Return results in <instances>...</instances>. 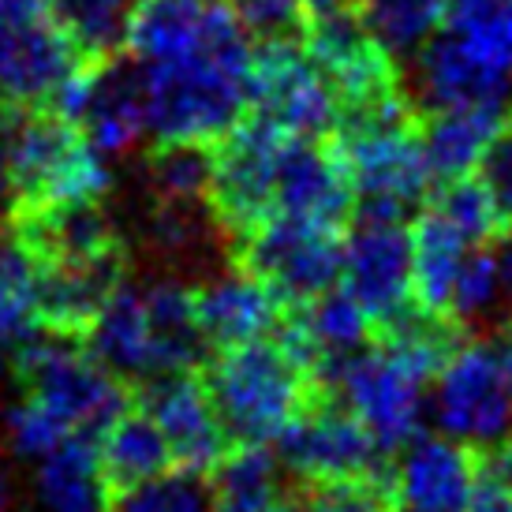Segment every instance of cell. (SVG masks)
Here are the masks:
<instances>
[{"mask_svg":"<svg viewBox=\"0 0 512 512\" xmlns=\"http://www.w3.org/2000/svg\"><path fill=\"white\" fill-rule=\"evenodd\" d=\"M191 296H195V314H199L202 337L210 344V352L270 337L285 318V303L240 270L195 281Z\"/></svg>","mask_w":512,"mask_h":512,"instance_id":"cell-18","label":"cell"},{"mask_svg":"<svg viewBox=\"0 0 512 512\" xmlns=\"http://www.w3.org/2000/svg\"><path fill=\"white\" fill-rule=\"evenodd\" d=\"M475 172H479L483 184L490 187V195H494V202H498L501 221H505L512 232V109H509L505 128L498 131V139L490 143V150L483 154V161H479V169Z\"/></svg>","mask_w":512,"mask_h":512,"instance_id":"cell-39","label":"cell"},{"mask_svg":"<svg viewBox=\"0 0 512 512\" xmlns=\"http://www.w3.org/2000/svg\"><path fill=\"white\" fill-rule=\"evenodd\" d=\"M359 191V221L412 225L430 202L434 176L423 150V116L397 128L333 135Z\"/></svg>","mask_w":512,"mask_h":512,"instance_id":"cell-8","label":"cell"},{"mask_svg":"<svg viewBox=\"0 0 512 512\" xmlns=\"http://www.w3.org/2000/svg\"><path fill=\"white\" fill-rule=\"evenodd\" d=\"M98 468L101 483H105V498L109 494H124L135 486L150 483L157 475L176 468L169 453V441L154 423V415L143 408V400L135 393V404L128 412L113 419V427L101 434L98 441Z\"/></svg>","mask_w":512,"mask_h":512,"instance_id":"cell-22","label":"cell"},{"mask_svg":"<svg viewBox=\"0 0 512 512\" xmlns=\"http://www.w3.org/2000/svg\"><path fill=\"white\" fill-rule=\"evenodd\" d=\"M214 228L217 221L206 202L150 195V210L143 217V240L157 266L172 273L202 266L214 247Z\"/></svg>","mask_w":512,"mask_h":512,"instance_id":"cell-26","label":"cell"},{"mask_svg":"<svg viewBox=\"0 0 512 512\" xmlns=\"http://www.w3.org/2000/svg\"><path fill=\"white\" fill-rule=\"evenodd\" d=\"M0 512H15L12 490H8V475H4V468H0Z\"/></svg>","mask_w":512,"mask_h":512,"instance_id":"cell-45","label":"cell"},{"mask_svg":"<svg viewBox=\"0 0 512 512\" xmlns=\"http://www.w3.org/2000/svg\"><path fill=\"white\" fill-rule=\"evenodd\" d=\"M143 408L154 415L161 427L169 453L180 471H199V475H214L217 464L232 453L236 441L228 438L225 423L214 408V397L202 382L199 370H172V374H157L139 389Z\"/></svg>","mask_w":512,"mask_h":512,"instance_id":"cell-13","label":"cell"},{"mask_svg":"<svg viewBox=\"0 0 512 512\" xmlns=\"http://www.w3.org/2000/svg\"><path fill=\"white\" fill-rule=\"evenodd\" d=\"M277 456L292 483H337L382 471L393 456L378 449L367 423L352 412L341 389H326L307 412L277 438Z\"/></svg>","mask_w":512,"mask_h":512,"instance_id":"cell-9","label":"cell"},{"mask_svg":"<svg viewBox=\"0 0 512 512\" xmlns=\"http://www.w3.org/2000/svg\"><path fill=\"white\" fill-rule=\"evenodd\" d=\"M509 109L512 105L423 109V150H427L434 187L479 169L483 154L509 120Z\"/></svg>","mask_w":512,"mask_h":512,"instance_id":"cell-21","label":"cell"},{"mask_svg":"<svg viewBox=\"0 0 512 512\" xmlns=\"http://www.w3.org/2000/svg\"><path fill=\"white\" fill-rule=\"evenodd\" d=\"M12 195V172H8V131L0 124V202Z\"/></svg>","mask_w":512,"mask_h":512,"instance_id":"cell-43","label":"cell"},{"mask_svg":"<svg viewBox=\"0 0 512 512\" xmlns=\"http://www.w3.org/2000/svg\"><path fill=\"white\" fill-rule=\"evenodd\" d=\"M460 38H464L490 68H498V72L509 75L512 72V0H501L494 12L486 15V19H479L471 30H464Z\"/></svg>","mask_w":512,"mask_h":512,"instance_id":"cell-38","label":"cell"},{"mask_svg":"<svg viewBox=\"0 0 512 512\" xmlns=\"http://www.w3.org/2000/svg\"><path fill=\"white\" fill-rule=\"evenodd\" d=\"M423 385H427V378L419 370L370 344L363 356L348 363L337 389L352 404V412L367 423L378 449L385 456H397L404 445H412L419 438Z\"/></svg>","mask_w":512,"mask_h":512,"instance_id":"cell-14","label":"cell"},{"mask_svg":"<svg viewBox=\"0 0 512 512\" xmlns=\"http://www.w3.org/2000/svg\"><path fill=\"white\" fill-rule=\"evenodd\" d=\"M139 4L143 0H49L60 30L86 64H113L128 53Z\"/></svg>","mask_w":512,"mask_h":512,"instance_id":"cell-27","label":"cell"},{"mask_svg":"<svg viewBox=\"0 0 512 512\" xmlns=\"http://www.w3.org/2000/svg\"><path fill=\"white\" fill-rule=\"evenodd\" d=\"M486 471H490L494 479H501V483L512 490V434L498 438L490 449H486Z\"/></svg>","mask_w":512,"mask_h":512,"instance_id":"cell-41","label":"cell"},{"mask_svg":"<svg viewBox=\"0 0 512 512\" xmlns=\"http://www.w3.org/2000/svg\"><path fill=\"white\" fill-rule=\"evenodd\" d=\"M83 348L98 359L105 370H113L116 378L131 382L135 389L150 378H157V356L154 337H150V314H146V296L139 285L116 288L113 299L105 303L98 326L90 329Z\"/></svg>","mask_w":512,"mask_h":512,"instance_id":"cell-20","label":"cell"},{"mask_svg":"<svg viewBox=\"0 0 512 512\" xmlns=\"http://www.w3.org/2000/svg\"><path fill=\"white\" fill-rule=\"evenodd\" d=\"M38 501L45 505V512H105L98 441L75 434L60 449L42 456Z\"/></svg>","mask_w":512,"mask_h":512,"instance_id":"cell-28","label":"cell"},{"mask_svg":"<svg viewBox=\"0 0 512 512\" xmlns=\"http://www.w3.org/2000/svg\"><path fill=\"white\" fill-rule=\"evenodd\" d=\"M19 397L42 404L79 438L101 441L120 412L135 404V385L116 378L79 341L34 337L12 359Z\"/></svg>","mask_w":512,"mask_h":512,"instance_id":"cell-3","label":"cell"},{"mask_svg":"<svg viewBox=\"0 0 512 512\" xmlns=\"http://www.w3.org/2000/svg\"><path fill=\"white\" fill-rule=\"evenodd\" d=\"M341 288L367 311L370 326L412 303V228L359 221L344 243Z\"/></svg>","mask_w":512,"mask_h":512,"instance_id":"cell-17","label":"cell"},{"mask_svg":"<svg viewBox=\"0 0 512 512\" xmlns=\"http://www.w3.org/2000/svg\"><path fill=\"white\" fill-rule=\"evenodd\" d=\"M483 471L486 445L419 434L408 453H397L400 512H471Z\"/></svg>","mask_w":512,"mask_h":512,"instance_id":"cell-16","label":"cell"},{"mask_svg":"<svg viewBox=\"0 0 512 512\" xmlns=\"http://www.w3.org/2000/svg\"><path fill=\"white\" fill-rule=\"evenodd\" d=\"M370 34L397 60L419 57L445 27L449 0H352Z\"/></svg>","mask_w":512,"mask_h":512,"instance_id":"cell-29","label":"cell"},{"mask_svg":"<svg viewBox=\"0 0 512 512\" xmlns=\"http://www.w3.org/2000/svg\"><path fill=\"white\" fill-rule=\"evenodd\" d=\"M281 456L266 445H232L210 475L217 512H303L296 483H285Z\"/></svg>","mask_w":512,"mask_h":512,"instance_id":"cell-23","label":"cell"},{"mask_svg":"<svg viewBox=\"0 0 512 512\" xmlns=\"http://www.w3.org/2000/svg\"><path fill=\"white\" fill-rule=\"evenodd\" d=\"M146 314H150V337H154V356L161 374L172 370H199L210 356V344L202 337L199 314L191 285L176 277H154L143 285Z\"/></svg>","mask_w":512,"mask_h":512,"instance_id":"cell-24","label":"cell"},{"mask_svg":"<svg viewBox=\"0 0 512 512\" xmlns=\"http://www.w3.org/2000/svg\"><path fill=\"white\" fill-rule=\"evenodd\" d=\"M83 68L49 0H0V116L53 109Z\"/></svg>","mask_w":512,"mask_h":512,"instance_id":"cell-6","label":"cell"},{"mask_svg":"<svg viewBox=\"0 0 512 512\" xmlns=\"http://www.w3.org/2000/svg\"><path fill=\"white\" fill-rule=\"evenodd\" d=\"M214 150L206 143H154L143 154V184L157 199L206 202Z\"/></svg>","mask_w":512,"mask_h":512,"instance_id":"cell-31","label":"cell"},{"mask_svg":"<svg viewBox=\"0 0 512 512\" xmlns=\"http://www.w3.org/2000/svg\"><path fill=\"white\" fill-rule=\"evenodd\" d=\"M501 273L498 262L490 255V247H471L464 266H460V277H456L453 288V314L460 322H468L483 311L486 303L494 299V288H498Z\"/></svg>","mask_w":512,"mask_h":512,"instance_id":"cell-37","label":"cell"},{"mask_svg":"<svg viewBox=\"0 0 512 512\" xmlns=\"http://www.w3.org/2000/svg\"><path fill=\"white\" fill-rule=\"evenodd\" d=\"M419 109L512 105L509 75L490 68L460 34H445L419 53Z\"/></svg>","mask_w":512,"mask_h":512,"instance_id":"cell-19","label":"cell"},{"mask_svg":"<svg viewBox=\"0 0 512 512\" xmlns=\"http://www.w3.org/2000/svg\"><path fill=\"white\" fill-rule=\"evenodd\" d=\"M344 232L314 225L292 214H273L251 232L225 243L228 266L255 277L285 307H307L341 288Z\"/></svg>","mask_w":512,"mask_h":512,"instance_id":"cell-5","label":"cell"},{"mask_svg":"<svg viewBox=\"0 0 512 512\" xmlns=\"http://www.w3.org/2000/svg\"><path fill=\"white\" fill-rule=\"evenodd\" d=\"M8 240L34 266H90L131 255L109 199L12 202Z\"/></svg>","mask_w":512,"mask_h":512,"instance_id":"cell-10","label":"cell"},{"mask_svg":"<svg viewBox=\"0 0 512 512\" xmlns=\"http://www.w3.org/2000/svg\"><path fill=\"white\" fill-rule=\"evenodd\" d=\"M8 438H12L15 453L23 456H49L53 449H60L68 438H75L72 430L60 423L57 415L49 412V408H42V404H34V400L19 397V404H15L12 412H8Z\"/></svg>","mask_w":512,"mask_h":512,"instance_id":"cell-35","label":"cell"},{"mask_svg":"<svg viewBox=\"0 0 512 512\" xmlns=\"http://www.w3.org/2000/svg\"><path fill=\"white\" fill-rule=\"evenodd\" d=\"M498 273H501V285H505V292L512 296V236L505 240V255H501Z\"/></svg>","mask_w":512,"mask_h":512,"instance_id":"cell-44","label":"cell"},{"mask_svg":"<svg viewBox=\"0 0 512 512\" xmlns=\"http://www.w3.org/2000/svg\"><path fill=\"white\" fill-rule=\"evenodd\" d=\"M255 38L232 0H217L210 30L191 53L165 64H135L143 79L154 143H206L236 128L251 105Z\"/></svg>","mask_w":512,"mask_h":512,"instance_id":"cell-1","label":"cell"},{"mask_svg":"<svg viewBox=\"0 0 512 512\" xmlns=\"http://www.w3.org/2000/svg\"><path fill=\"white\" fill-rule=\"evenodd\" d=\"M438 423L464 441H498L512 423V382L498 344L468 341L438 374Z\"/></svg>","mask_w":512,"mask_h":512,"instance_id":"cell-12","label":"cell"},{"mask_svg":"<svg viewBox=\"0 0 512 512\" xmlns=\"http://www.w3.org/2000/svg\"><path fill=\"white\" fill-rule=\"evenodd\" d=\"M494 344H498L501 363H505V370H509V382H512V318H505V322L498 326V333H494Z\"/></svg>","mask_w":512,"mask_h":512,"instance_id":"cell-42","label":"cell"},{"mask_svg":"<svg viewBox=\"0 0 512 512\" xmlns=\"http://www.w3.org/2000/svg\"><path fill=\"white\" fill-rule=\"evenodd\" d=\"M105 512H217V490L210 475L172 468L135 490L109 494Z\"/></svg>","mask_w":512,"mask_h":512,"instance_id":"cell-32","label":"cell"},{"mask_svg":"<svg viewBox=\"0 0 512 512\" xmlns=\"http://www.w3.org/2000/svg\"><path fill=\"white\" fill-rule=\"evenodd\" d=\"M427 206L438 210L464 236L468 247H494V243H505L512 236L509 225L498 214V202H494V195H490V187L483 184L479 172H468L460 180L438 184L430 191Z\"/></svg>","mask_w":512,"mask_h":512,"instance_id":"cell-30","label":"cell"},{"mask_svg":"<svg viewBox=\"0 0 512 512\" xmlns=\"http://www.w3.org/2000/svg\"><path fill=\"white\" fill-rule=\"evenodd\" d=\"M247 113L262 116L292 139H326L337 128V101L322 72L314 68L299 38L255 42L251 64V105Z\"/></svg>","mask_w":512,"mask_h":512,"instance_id":"cell-11","label":"cell"},{"mask_svg":"<svg viewBox=\"0 0 512 512\" xmlns=\"http://www.w3.org/2000/svg\"><path fill=\"white\" fill-rule=\"evenodd\" d=\"M199 374L236 445L277 441L329 389L277 337L214 348Z\"/></svg>","mask_w":512,"mask_h":512,"instance_id":"cell-2","label":"cell"},{"mask_svg":"<svg viewBox=\"0 0 512 512\" xmlns=\"http://www.w3.org/2000/svg\"><path fill=\"white\" fill-rule=\"evenodd\" d=\"M12 202L109 199L113 176L105 154L72 116L57 109L4 116Z\"/></svg>","mask_w":512,"mask_h":512,"instance_id":"cell-4","label":"cell"},{"mask_svg":"<svg viewBox=\"0 0 512 512\" xmlns=\"http://www.w3.org/2000/svg\"><path fill=\"white\" fill-rule=\"evenodd\" d=\"M412 296L419 307L453 314V288L468 258V243L438 210L423 206L412 217Z\"/></svg>","mask_w":512,"mask_h":512,"instance_id":"cell-25","label":"cell"},{"mask_svg":"<svg viewBox=\"0 0 512 512\" xmlns=\"http://www.w3.org/2000/svg\"><path fill=\"white\" fill-rule=\"evenodd\" d=\"M277 214H292L333 232H352L359 217V191L333 135L288 139L277 172Z\"/></svg>","mask_w":512,"mask_h":512,"instance_id":"cell-15","label":"cell"},{"mask_svg":"<svg viewBox=\"0 0 512 512\" xmlns=\"http://www.w3.org/2000/svg\"><path fill=\"white\" fill-rule=\"evenodd\" d=\"M296 490L303 512H400L397 456L374 475L337 479V483H296Z\"/></svg>","mask_w":512,"mask_h":512,"instance_id":"cell-33","label":"cell"},{"mask_svg":"<svg viewBox=\"0 0 512 512\" xmlns=\"http://www.w3.org/2000/svg\"><path fill=\"white\" fill-rule=\"evenodd\" d=\"M292 135L243 113L236 128L221 135L214 150V172L206 187V206L217 221L221 240H236L277 214V172Z\"/></svg>","mask_w":512,"mask_h":512,"instance_id":"cell-7","label":"cell"},{"mask_svg":"<svg viewBox=\"0 0 512 512\" xmlns=\"http://www.w3.org/2000/svg\"><path fill=\"white\" fill-rule=\"evenodd\" d=\"M471 512H512V490L501 479H494L490 471H483V479L475 486V498H471Z\"/></svg>","mask_w":512,"mask_h":512,"instance_id":"cell-40","label":"cell"},{"mask_svg":"<svg viewBox=\"0 0 512 512\" xmlns=\"http://www.w3.org/2000/svg\"><path fill=\"white\" fill-rule=\"evenodd\" d=\"M243 27L255 42H281V38H303L311 4L307 0H232Z\"/></svg>","mask_w":512,"mask_h":512,"instance_id":"cell-36","label":"cell"},{"mask_svg":"<svg viewBox=\"0 0 512 512\" xmlns=\"http://www.w3.org/2000/svg\"><path fill=\"white\" fill-rule=\"evenodd\" d=\"M42 337L34 307V266L12 243L0 247V344H19Z\"/></svg>","mask_w":512,"mask_h":512,"instance_id":"cell-34","label":"cell"}]
</instances>
